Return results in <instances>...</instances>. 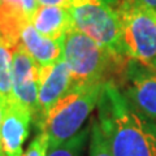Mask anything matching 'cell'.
<instances>
[{
    "label": "cell",
    "instance_id": "1",
    "mask_svg": "<svg viewBox=\"0 0 156 156\" xmlns=\"http://www.w3.org/2000/svg\"><path fill=\"white\" fill-rule=\"evenodd\" d=\"M98 121L113 156H156V124L135 109L116 83L101 91Z\"/></svg>",
    "mask_w": 156,
    "mask_h": 156
},
{
    "label": "cell",
    "instance_id": "2",
    "mask_svg": "<svg viewBox=\"0 0 156 156\" xmlns=\"http://www.w3.org/2000/svg\"><path fill=\"white\" fill-rule=\"evenodd\" d=\"M62 60L70 70L73 86H81L116 83L117 77L124 80L130 58L112 53L74 27L64 38Z\"/></svg>",
    "mask_w": 156,
    "mask_h": 156
},
{
    "label": "cell",
    "instance_id": "3",
    "mask_svg": "<svg viewBox=\"0 0 156 156\" xmlns=\"http://www.w3.org/2000/svg\"><path fill=\"white\" fill-rule=\"evenodd\" d=\"M104 85L73 86L39 122L50 139V147L57 146L81 131L82 125L99 103Z\"/></svg>",
    "mask_w": 156,
    "mask_h": 156
},
{
    "label": "cell",
    "instance_id": "4",
    "mask_svg": "<svg viewBox=\"0 0 156 156\" xmlns=\"http://www.w3.org/2000/svg\"><path fill=\"white\" fill-rule=\"evenodd\" d=\"M115 11L125 55L156 70V11L142 0H121Z\"/></svg>",
    "mask_w": 156,
    "mask_h": 156
},
{
    "label": "cell",
    "instance_id": "5",
    "mask_svg": "<svg viewBox=\"0 0 156 156\" xmlns=\"http://www.w3.org/2000/svg\"><path fill=\"white\" fill-rule=\"evenodd\" d=\"M69 12L74 26L112 53L128 58L121 39L116 11L104 0H70Z\"/></svg>",
    "mask_w": 156,
    "mask_h": 156
},
{
    "label": "cell",
    "instance_id": "6",
    "mask_svg": "<svg viewBox=\"0 0 156 156\" xmlns=\"http://www.w3.org/2000/svg\"><path fill=\"white\" fill-rule=\"evenodd\" d=\"M13 99L31 112L33 119L39 117L38 81L39 65L20 43L13 48Z\"/></svg>",
    "mask_w": 156,
    "mask_h": 156
},
{
    "label": "cell",
    "instance_id": "7",
    "mask_svg": "<svg viewBox=\"0 0 156 156\" xmlns=\"http://www.w3.org/2000/svg\"><path fill=\"white\" fill-rule=\"evenodd\" d=\"M124 81L128 82L126 98L140 113L156 119V70L130 60Z\"/></svg>",
    "mask_w": 156,
    "mask_h": 156
},
{
    "label": "cell",
    "instance_id": "8",
    "mask_svg": "<svg viewBox=\"0 0 156 156\" xmlns=\"http://www.w3.org/2000/svg\"><path fill=\"white\" fill-rule=\"evenodd\" d=\"M31 120V112L16 100L2 111L0 143L5 156H22Z\"/></svg>",
    "mask_w": 156,
    "mask_h": 156
},
{
    "label": "cell",
    "instance_id": "9",
    "mask_svg": "<svg viewBox=\"0 0 156 156\" xmlns=\"http://www.w3.org/2000/svg\"><path fill=\"white\" fill-rule=\"evenodd\" d=\"M73 87L70 70L64 60L47 66H39L38 81V104L39 122L48 111L55 105Z\"/></svg>",
    "mask_w": 156,
    "mask_h": 156
},
{
    "label": "cell",
    "instance_id": "10",
    "mask_svg": "<svg viewBox=\"0 0 156 156\" xmlns=\"http://www.w3.org/2000/svg\"><path fill=\"white\" fill-rule=\"evenodd\" d=\"M39 5L38 0H0V39L11 48L18 46L22 29Z\"/></svg>",
    "mask_w": 156,
    "mask_h": 156
},
{
    "label": "cell",
    "instance_id": "11",
    "mask_svg": "<svg viewBox=\"0 0 156 156\" xmlns=\"http://www.w3.org/2000/svg\"><path fill=\"white\" fill-rule=\"evenodd\" d=\"M30 22L39 34L53 41H62L76 27L69 9L56 5H39Z\"/></svg>",
    "mask_w": 156,
    "mask_h": 156
},
{
    "label": "cell",
    "instance_id": "12",
    "mask_svg": "<svg viewBox=\"0 0 156 156\" xmlns=\"http://www.w3.org/2000/svg\"><path fill=\"white\" fill-rule=\"evenodd\" d=\"M20 43L39 66H47L62 60L64 39L53 41V39L43 37L35 30L31 22L26 23L25 27L22 29Z\"/></svg>",
    "mask_w": 156,
    "mask_h": 156
},
{
    "label": "cell",
    "instance_id": "13",
    "mask_svg": "<svg viewBox=\"0 0 156 156\" xmlns=\"http://www.w3.org/2000/svg\"><path fill=\"white\" fill-rule=\"evenodd\" d=\"M13 48L0 39V109H4L13 99Z\"/></svg>",
    "mask_w": 156,
    "mask_h": 156
},
{
    "label": "cell",
    "instance_id": "14",
    "mask_svg": "<svg viewBox=\"0 0 156 156\" xmlns=\"http://www.w3.org/2000/svg\"><path fill=\"white\" fill-rule=\"evenodd\" d=\"M87 133L89 130L85 129L73 135L72 138L66 139L65 142L53 146V147H48L47 156H80L81 150L87 138Z\"/></svg>",
    "mask_w": 156,
    "mask_h": 156
},
{
    "label": "cell",
    "instance_id": "15",
    "mask_svg": "<svg viewBox=\"0 0 156 156\" xmlns=\"http://www.w3.org/2000/svg\"><path fill=\"white\" fill-rule=\"evenodd\" d=\"M90 156H113L111 152L108 139H107L98 120L92 121V126H91Z\"/></svg>",
    "mask_w": 156,
    "mask_h": 156
},
{
    "label": "cell",
    "instance_id": "16",
    "mask_svg": "<svg viewBox=\"0 0 156 156\" xmlns=\"http://www.w3.org/2000/svg\"><path fill=\"white\" fill-rule=\"evenodd\" d=\"M48 147H50L48 135L44 131L41 130V133L33 139V142L30 143L25 152L22 154V156H47Z\"/></svg>",
    "mask_w": 156,
    "mask_h": 156
},
{
    "label": "cell",
    "instance_id": "17",
    "mask_svg": "<svg viewBox=\"0 0 156 156\" xmlns=\"http://www.w3.org/2000/svg\"><path fill=\"white\" fill-rule=\"evenodd\" d=\"M41 5H56V7H64L69 9L70 0H38Z\"/></svg>",
    "mask_w": 156,
    "mask_h": 156
},
{
    "label": "cell",
    "instance_id": "18",
    "mask_svg": "<svg viewBox=\"0 0 156 156\" xmlns=\"http://www.w3.org/2000/svg\"><path fill=\"white\" fill-rule=\"evenodd\" d=\"M142 2L146 3L148 7H151L152 9H155V11H156V0H142Z\"/></svg>",
    "mask_w": 156,
    "mask_h": 156
},
{
    "label": "cell",
    "instance_id": "19",
    "mask_svg": "<svg viewBox=\"0 0 156 156\" xmlns=\"http://www.w3.org/2000/svg\"><path fill=\"white\" fill-rule=\"evenodd\" d=\"M0 126H2V109H0ZM0 154H3V150H2V143H0Z\"/></svg>",
    "mask_w": 156,
    "mask_h": 156
},
{
    "label": "cell",
    "instance_id": "20",
    "mask_svg": "<svg viewBox=\"0 0 156 156\" xmlns=\"http://www.w3.org/2000/svg\"><path fill=\"white\" fill-rule=\"evenodd\" d=\"M0 156H5V155H4V154H0Z\"/></svg>",
    "mask_w": 156,
    "mask_h": 156
}]
</instances>
